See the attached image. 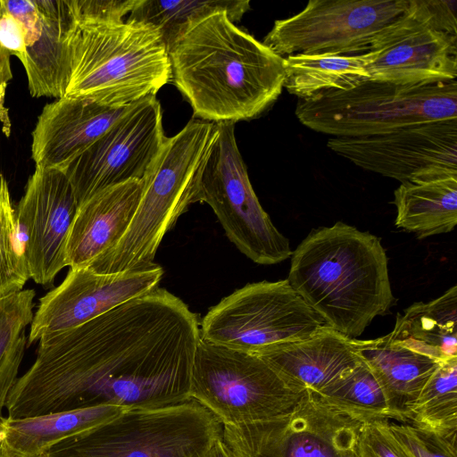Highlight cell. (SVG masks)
Returning a JSON list of instances; mask_svg holds the SVG:
<instances>
[{
  "label": "cell",
  "instance_id": "obj_1",
  "mask_svg": "<svg viewBox=\"0 0 457 457\" xmlns=\"http://www.w3.org/2000/svg\"><path fill=\"white\" fill-rule=\"evenodd\" d=\"M200 338L197 315L157 287L79 327L42 337L35 361L8 395L7 416L191 400Z\"/></svg>",
  "mask_w": 457,
  "mask_h": 457
},
{
  "label": "cell",
  "instance_id": "obj_2",
  "mask_svg": "<svg viewBox=\"0 0 457 457\" xmlns=\"http://www.w3.org/2000/svg\"><path fill=\"white\" fill-rule=\"evenodd\" d=\"M172 82L194 118L219 123L258 117L280 96L285 60L224 11L190 26L169 51Z\"/></svg>",
  "mask_w": 457,
  "mask_h": 457
},
{
  "label": "cell",
  "instance_id": "obj_3",
  "mask_svg": "<svg viewBox=\"0 0 457 457\" xmlns=\"http://www.w3.org/2000/svg\"><path fill=\"white\" fill-rule=\"evenodd\" d=\"M387 263L378 237L337 221L298 245L287 279L327 326L357 338L394 303Z\"/></svg>",
  "mask_w": 457,
  "mask_h": 457
},
{
  "label": "cell",
  "instance_id": "obj_4",
  "mask_svg": "<svg viewBox=\"0 0 457 457\" xmlns=\"http://www.w3.org/2000/svg\"><path fill=\"white\" fill-rule=\"evenodd\" d=\"M64 42L63 97L120 108L155 96L171 78L169 52L151 24L83 20L69 11Z\"/></svg>",
  "mask_w": 457,
  "mask_h": 457
},
{
  "label": "cell",
  "instance_id": "obj_5",
  "mask_svg": "<svg viewBox=\"0 0 457 457\" xmlns=\"http://www.w3.org/2000/svg\"><path fill=\"white\" fill-rule=\"evenodd\" d=\"M217 135L216 123L193 118L175 136L165 137L143 178L142 195L128 229L89 269L112 274L155 264L164 235L196 203L201 175Z\"/></svg>",
  "mask_w": 457,
  "mask_h": 457
},
{
  "label": "cell",
  "instance_id": "obj_6",
  "mask_svg": "<svg viewBox=\"0 0 457 457\" xmlns=\"http://www.w3.org/2000/svg\"><path fill=\"white\" fill-rule=\"evenodd\" d=\"M298 120L331 137H361L442 120H457V82L396 85L369 79L348 90L299 99Z\"/></svg>",
  "mask_w": 457,
  "mask_h": 457
},
{
  "label": "cell",
  "instance_id": "obj_7",
  "mask_svg": "<svg viewBox=\"0 0 457 457\" xmlns=\"http://www.w3.org/2000/svg\"><path fill=\"white\" fill-rule=\"evenodd\" d=\"M221 423L195 400L135 408L52 446L46 457H203Z\"/></svg>",
  "mask_w": 457,
  "mask_h": 457
},
{
  "label": "cell",
  "instance_id": "obj_8",
  "mask_svg": "<svg viewBox=\"0 0 457 457\" xmlns=\"http://www.w3.org/2000/svg\"><path fill=\"white\" fill-rule=\"evenodd\" d=\"M307 390V389H306ZM254 353L200 338L195 353L190 399L221 425H240L289 411L306 391Z\"/></svg>",
  "mask_w": 457,
  "mask_h": 457
},
{
  "label": "cell",
  "instance_id": "obj_9",
  "mask_svg": "<svg viewBox=\"0 0 457 457\" xmlns=\"http://www.w3.org/2000/svg\"><path fill=\"white\" fill-rule=\"evenodd\" d=\"M326 324L287 279L250 283L212 306L200 323L201 338L258 353L305 340Z\"/></svg>",
  "mask_w": 457,
  "mask_h": 457
},
{
  "label": "cell",
  "instance_id": "obj_10",
  "mask_svg": "<svg viewBox=\"0 0 457 457\" xmlns=\"http://www.w3.org/2000/svg\"><path fill=\"white\" fill-rule=\"evenodd\" d=\"M204 167L196 203L213 210L228 238L253 262L279 263L291 257L289 240L261 205L239 152L235 126L219 122Z\"/></svg>",
  "mask_w": 457,
  "mask_h": 457
},
{
  "label": "cell",
  "instance_id": "obj_11",
  "mask_svg": "<svg viewBox=\"0 0 457 457\" xmlns=\"http://www.w3.org/2000/svg\"><path fill=\"white\" fill-rule=\"evenodd\" d=\"M361 425L307 389L289 411L223 425L222 437L237 457H354Z\"/></svg>",
  "mask_w": 457,
  "mask_h": 457
},
{
  "label": "cell",
  "instance_id": "obj_12",
  "mask_svg": "<svg viewBox=\"0 0 457 457\" xmlns=\"http://www.w3.org/2000/svg\"><path fill=\"white\" fill-rule=\"evenodd\" d=\"M406 4L407 0H311L301 12L275 21L263 43L282 57L363 54Z\"/></svg>",
  "mask_w": 457,
  "mask_h": 457
},
{
  "label": "cell",
  "instance_id": "obj_13",
  "mask_svg": "<svg viewBox=\"0 0 457 457\" xmlns=\"http://www.w3.org/2000/svg\"><path fill=\"white\" fill-rule=\"evenodd\" d=\"M165 137L156 96L135 103L91 145L61 168L79 206L107 188L142 179Z\"/></svg>",
  "mask_w": 457,
  "mask_h": 457
},
{
  "label": "cell",
  "instance_id": "obj_14",
  "mask_svg": "<svg viewBox=\"0 0 457 457\" xmlns=\"http://www.w3.org/2000/svg\"><path fill=\"white\" fill-rule=\"evenodd\" d=\"M327 145L356 166L401 183L457 176V120L369 137H330Z\"/></svg>",
  "mask_w": 457,
  "mask_h": 457
},
{
  "label": "cell",
  "instance_id": "obj_15",
  "mask_svg": "<svg viewBox=\"0 0 457 457\" xmlns=\"http://www.w3.org/2000/svg\"><path fill=\"white\" fill-rule=\"evenodd\" d=\"M79 207L61 169L36 167L15 218L29 278L37 284H52L66 266L67 239Z\"/></svg>",
  "mask_w": 457,
  "mask_h": 457
},
{
  "label": "cell",
  "instance_id": "obj_16",
  "mask_svg": "<svg viewBox=\"0 0 457 457\" xmlns=\"http://www.w3.org/2000/svg\"><path fill=\"white\" fill-rule=\"evenodd\" d=\"M162 274L157 264L112 274L87 267L70 269L62 282L39 299L30 323L29 344L85 324L157 288Z\"/></svg>",
  "mask_w": 457,
  "mask_h": 457
},
{
  "label": "cell",
  "instance_id": "obj_17",
  "mask_svg": "<svg viewBox=\"0 0 457 457\" xmlns=\"http://www.w3.org/2000/svg\"><path fill=\"white\" fill-rule=\"evenodd\" d=\"M370 79L396 85L456 80L457 36L434 30L405 11L371 40Z\"/></svg>",
  "mask_w": 457,
  "mask_h": 457
},
{
  "label": "cell",
  "instance_id": "obj_18",
  "mask_svg": "<svg viewBox=\"0 0 457 457\" xmlns=\"http://www.w3.org/2000/svg\"><path fill=\"white\" fill-rule=\"evenodd\" d=\"M25 29L26 71L33 97L64 96L67 59L64 37L69 22L66 0H0Z\"/></svg>",
  "mask_w": 457,
  "mask_h": 457
},
{
  "label": "cell",
  "instance_id": "obj_19",
  "mask_svg": "<svg viewBox=\"0 0 457 457\" xmlns=\"http://www.w3.org/2000/svg\"><path fill=\"white\" fill-rule=\"evenodd\" d=\"M133 104L112 108L78 97H62L46 104L32 131L31 156L36 167L61 169Z\"/></svg>",
  "mask_w": 457,
  "mask_h": 457
},
{
  "label": "cell",
  "instance_id": "obj_20",
  "mask_svg": "<svg viewBox=\"0 0 457 457\" xmlns=\"http://www.w3.org/2000/svg\"><path fill=\"white\" fill-rule=\"evenodd\" d=\"M143 187V179L130 180L95 195L79 207L67 239L66 266L87 267L118 244L137 211Z\"/></svg>",
  "mask_w": 457,
  "mask_h": 457
},
{
  "label": "cell",
  "instance_id": "obj_21",
  "mask_svg": "<svg viewBox=\"0 0 457 457\" xmlns=\"http://www.w3.org/2000/svg\"><path fill=\"white\" fill-rule=\"evenodd\" d=\"M256 354L287 380L316 394L361 361L357 338L348 337L327 325L305 340Z\"/></svg>",
  "mask_w": 457,
  "mask_h": 457
},
{
  "label": "cell",
  "instance_id": "obj_22",
  "mask_svg": "<svg viewBox=\"0 0 457 457\" xmlns=\"http://www.w3.org/2000/svg\"><path fill=\"white\" fill-rule=\"evenodd\" d=\"M357 350L381 386L394 420L407 422L420 393L441 361L394 343L387 335L357 339Z\"/></svg>",
  "mask_w": 457,
  "mask_h": 457
},
{
  "label": "cell",
  "instance_id": "obj_23",
  "mask_svg": "<svg viewBox=\"0 0 457 457\" xmlns=\"http://www.w3.org/2000/svg\"><path fill=\"white\" fill-rule=\"evenodd\" d=\"M128 409L102 405L44 415L0 420V449L12 457L46 453L59 442L109 422Z\"/></svg>",
  "mask_w": 457,
  "mask_h": 457
},
{
  "label": "cell",
  "instance_id": "obj_24",
  "mask_svg": "<svg viewBox=\"0 0 457 457\" xmlns=\"http://www.w3.org/2000/svg\"><path fill=\"white\" fill-rule=\"evenodd\" d=\"M389 339L438 361L457 357V286L397 314Z\"/></svg>",
  "mask_w": 457,
  "mask_h": 457
},
{
  "label": "cell",
  "instance_id": "obj_25",
  "mask_svg": "<svg viewBox=\"0 0 457 457\" xmlns=\"http://www.w3.org/2000/svg\"><path fill=\"white\" fill-rule=\"evenodd\" d=\"M393 204L395 226L419 239L451 232L457 224V176L401 183Z\"/></svg>",
  "mask_w": 457,
  "mask_h": 457
},
{
  "label": "cell",
  "instance_id": "obj_26",
  "mask_svg": "<svg viewBox=\"0 0 457 457\" xmlns=\"http://www.w3.org/2000/svg\"><path fill=\"white\" fill-rule=\"evenodd\" d=\"M371 51L359 54L333 53L296 54L284 57V87L298 99L319 93L348 90L370 79L368 71Z\"/></svg>",
  "mask_w": 457,
  "mask_h": 457
},
{
  "label": "cell",
  "instance_id": "obj_27",
  "mask_svg": "<svg viewBox=\"0 0 457 457\" xmlns=\"http://www.w3.org/2000/svg\"><path fill=\"white\" fill-rule=\"evenodd\" d=\"M249 8L248 0H137L127 21L157 28L169 52L190 26L206 16L224 11L235 22Z\"/></svg>",
  "mask_w": 457,
  "mask_h": 457
},
{
  "label": "cell",
  "instance_id": "obj_28",
  "mask_svg": "<svg viewBox=\"0 0 457 457\" xmlns=\"http://www.w3.org/2000/svg\"><path fill=\"white\" fill-rule=\"evenodd\" d=\"M317 395L327 404L362 424L394 420L381 386L362 359Z\"/></svg>",
  "mask_w": 457,
  "mask_h": 457
},
{
  "label": "cell",
  "instance_id": "obj_29",
  "mask_svg": "<svg viewBox=\"0 0 457 457\" xmlns=\"http://www.w3.org/2000/svg\"><path fill=\"white\" fill-rule=\"evenodd\" d=\"M33 289H22L0 299V420L19 377L26 344V328L33 320Z\"/></svg>",
  "mask_w": 457,
  "mask_h": 457
},
{
  "label": "cell",
  "instance_id": "obj_30",
  "mask_svg": "<svg viewBox=\"0 0 457 457\" xmlns=\"http://www.w3.org/2000/svg\"><path fill=\"white\" fill-rule=\"evenodd\" d=\"M407 422L445 436H456L457 357L440 362L420 393Z\"/></svg>",
  "mask_w": 457,
  "mask_h": 457
},
{
  "label": "cell",
  "instance_id": "obj_31",
  "mask_svg": "<svg viewBox=\"0 0 457 457\" xmlns=\"http://www.w3.org/2000/svg\"><path fill=\"white\" fill-rule=\"evenodd\" d=\"M29 278L8 184L0 172V299L23 289Z\"/></svg>",
  "mask_w": 457,
  "mask_h": 457
},
{
  "label": "cell",
  "instance_id": "obj_32",
  "mask_svg": "<svg viewBox=\"0 0 457 457\" xmlns=\"http://www.w3.org/2000/svg\"><path fill=\"white\" fill-rule=\"evenodd\" d=\"M386 424L406 457H457L456 436H445L409 422L386 420Z\"/></svg>",
  "mask_w": 457,
  "mask_h": 457
},
{
  "label": "cell",
  "instance_id": "obj_33",
  "mask_svg": "<svg viewBox=\"0 0 457 457\" xmlns=\"http://www.w3.org/2000/svg\"><path fill=\"white\" fill-rule=\"evenodd\" d=\"M406 11L434 30L457 36L455 0H407Z\"/></svg>",
  "mask_w": 457,
  "mask_h": 457
},
{
  "label": "cell",
  "instance_id": "obj_34",
  "mask_svg": "<svg viewBox=\"0 0 457 457\" xmlns=\"http://www.w3.org/2000/svg\"><path fill=\"white\" fill-rule=\"evenodd\" d=\"M386 420L363 423L354 457H406L388 431Z\"/></svg>",
  "mask_w": 457,
  "mask_h": 457
},
{
  "label": "cell",
  "instance_id": "obj_35",
  "mask_svg": "<svg viewBox=\"0 0 457 457\" xmlns=\"http://www.w3.org/2000/svg\"><path fill=\"white\" fill-rule=\"evenodd\" d=\"M137 0H66L71 14L78 19L119 22L129 14Z\"/></svg>",
  "mask_w": 457,
  "mask_h": 457
},
{
  "label": "cell",
  "instance_id": "obj_36",
  "mask_svg": "<svg viewBox=\"0 0 457 457\" xmlns=\"http://www.w3.org/2000/svg\"><path fill=\"white\" fill-rule=\"evenodd\" d=\"M0 46L23 65L26 61L25 29L0 1Z\"/></svg>",
  "mask_w": 457,
  "mask_h": 457
},
{
  "label": "cell",
  "instance_id": "obj_37",
  "mask_svg": "<svg viewBox=\"0 0 457 457\" xmlns=\"http://www.w3.org/2000/svg\"><path fill=\"white\" fill-rule=\"evenodd\" d=\"M10 56L11 54L0 46V120L6 123L9 122V120L4 108V97L9 81L12 78Z\"/></svg>",
  "mask_w": 457,
  "mask_h": 457
},
{
  "label": "cell",
  "instance_id": "obj_38",
  "mask_svg": "<svg viewBox=\"0 0 457 457\" xmlns=\"http://www.w3.org/2000/svg\"><path fill=\"white\" fill-rule=\"evenodd\" d=\"M203 457H237L224 442L222 436L218 437Z\"/></svg>",
  "mask_w": 457,
  "mask_h": 457
},
{
  "label": "cell",
  "instance_id": "obj_39",
  "mask_svg": "<svg viewBox=\"0 0 457 457\" xmlns=\"http://www.w3.org/2000/svg\"><path fill=\"white\" fill-rule=\"evenodd\" d=\"M0 457H12V456H10L6 453H4L1 449H0ZM29 457H46L45 453L44 454H39V455H35V456H29Z\"/></svg>",
  "mask_w": 457,
  "mask_h": 457
}]
</instances>
